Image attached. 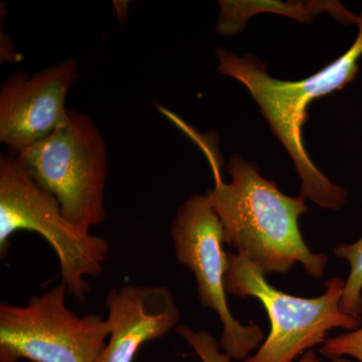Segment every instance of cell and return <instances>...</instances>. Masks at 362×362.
<instances>
[{"label": "cell", "instance_id": "cell-2", "mask_svg": "<svg viewBox=\"0 0 362 362\" xmlns=\"http://www.w3.org/2000/svg\"><path fill=\"white\" fill-rule=\"evenodd\" d=\"M356 25L358 35L349 51L315 75L295 82L271 77L265 64L252 54L239 57L223 49L216 51L218 71L237 78L250 90L274 134L291 156L301 180L300 195L333 211L344 206L346 190L314 165L305 148L302 129L308 120L307 108L314 100L342 90L356 78L362 58V13L357 16Z\"/></svg>", "mask_w": 362, "mask_h": 362}, {"label": "cell", "instance_id": "cell-5", "mask_svg": "<svg viewBox=\"0 0 362 362\" xmlns=\"http://www.w3.org/2000/svg\"><path fill=\"white\" fill-rule=\"evenodd\" d=\"M265 274L240 255L228 254L226 294L256 298L271 322L265 341L243 362H293L305 351L325 342L329 331L356 330L361 316L345 313L340 306L345 281L331 279L326 291L315 298L293 296L276 289Z\"/></svg>", "mask_w": 362, "mask_h": 362}, {"label": "cell", "instance_id": "cell-8", "mask_svg": "<svg viewBox=\"0 0 362 362\" xmlns=\"http://www.w3.org/2000/svg\"><path fill=\"white\" fill-rule=\"evenodd\" d=\"M78 76L71 57L32 76L23 70L8 76L0 89V142L9 153L16 156L64 123L66 95Z\"/></svg>", "mask_w": 362, "mask_h": 362}, {"label": "cell", "instance_id": "cell-1", "mask_svg": "<svg viewBox=\"0 0 362 362\" xmlns=\"http://www.w3.org/2000/svg\"><path fill=\"white\" fill-rule=\"evenodd\" d=\"M213 168L214 187L206 192L223 226V242L265 275L286 274L296 264L311 277H322L328 258L309 249L300 232V216L308 211L304 197L286 195L258 166L235 153L228 163L230 183L221 178L214 145L199 138Z\"/></svg>", "mask_w": 362, "mask_h": 362}, {"label": "cell", "instance_id": "cell-11", "mask_svg": "<svg viewBox=\"0 0 362 362\" xmlns=\"http://www.w3.org/2000/svg\"><path fill=\"white\" fill-rule=\"evenodd\" d=\"M176 332L194 349L202 362H230L232 358L221 352L220 343L206 331L192 330L185 325L176 327Z\"/></svg>", "mask_w": 362, "mask_h": 362}, {"label": "cell", "instance_id": "cell-7", "mask_svg": "<svg viewBox=\"0 0 362 362\" xmlns=\"http://www.w3.org/2000/svg\"><path fill=\"white\" fill-rule=\"evenodd\" d=\"M171 238L176 259L194 273L201 304L218 314L223 332L221 349L235 361L259 349L264 332L258 324L244 325L233 316L226 300L228 254L223 251V226L207 194H194L178 207Z\"/></svg>", "mask_w": 362, "mask_h": 362}, {"label": "cell", "instance_id": "cell-10", "mask_svg": "<svg viewBox=\"0 0 362 362\" xmlns=\"http://www.w3.org/2000/svg\"><path fill=\"white\" fill-rule=\"evenodd\" d=\"M338 258L349 263V278L345 281L340 306L345 313L361 316L362 314V237L354 244L341 243L334 247Z\"/></svg>", "mask_w": 362, "mask_h": 362}, {"label": "cell", "instance_id": "cell-13", "mask_svg": "<svg viewBox=\"0 0 362 362\" xmlns=\"http://www.w3.org/2000/svg\"><path fill=\"white\" fill-rule=\"evenodd\" d=\"M114 9L117 14V18H118L119 23L123 25L128 18V14H129V1L127 0H115L113 1Z\"/></svg>", "mask_w": 362, "mask_h": 362}, {"label": "cell", "instance_id": "cell-12", "mask_svg": "<svg viewBox=\"0 0 362 362\" xmlns=\"http://www.w3.org/2000/svg\"><path fill=\"white\" fill-rule=\"evenodd\" d=\"M320 351L331 361L338 357L349 356L362 362V324L356 330L326 340Z\"/></svg>", "mask_w": 362, "mask_h": 362}, {"label": "cell", "instance_id": "cell-4", "mask_svg": "<svg viewBox=\"0 0 362 362\" xmlns=\"http://www.w3.org/2000/svg\"><path fill=\"white\" fill-rule=\"evenodd\" d=\"M18 230L40 233L56 252L62 283L69 296L84 304L90 290L88 279L103 273L110 243L74 225L58 202L40 189L13 154L0 157V254Z\"/></svg>", "mask_w": 362, "mask_h": 362}, {"label": "cell", "instance_id": "cell-9", "mask_svg": "<svg viewBox=\"0 0 362 362\" xmlns=\"http://www.w3.org/2000/svg\"><path fill=\"white\" fill-rule=\"evenodd\" d=\"M109 342L97 362H133L144 343L160 339L180 320L168 286L125 285L107 294Z\"/></svg>", "mask_w": 362, "mask_h": 362}, {"label": "cell", "instance_id": "cell-15", "mask_svg": "<svg viewBox=\"0 0 362 362\" xmlns=\"http://www.w3.org/2000/svg\"><path fill=\"white\" fill-rule=\"evenodd\" d=\"M332 362H350V361L345 357H338V358L332 359Z\"/></svg>", "mask_w": 362, "mask_h": 362}, {"label": "cell", "instance_id": "cell-6", "mask_svg": "<svg viewBox=\"0 0 362 362\" xmlns=\"http://www.w3.org/2000/svg\"><path fill=\"white\" fill-rule=\"evenodd\" d=\"M64 283L20 306L0 304V362H97L110 337L101 316H78Z\"/></svg>", "mask_w": 362, "mask_h": 362}, {"label": "cell", "instance_id": "cell-3", "mask_svg": "<svg viewBox=\"0 0 362 362\" xmlns=\"http://www.w3.org/2000/svg\"><path fill=\"white\" fill-rule=\"evenodd\" d=\"M14 156L33 182L58 202L71 223L88 232L103 223L108 150L89 116L69 109L66 120L51 135Z\"/></svg>", "mask_w": 362, "mask_h": 362}, {"label": "cell", "instance_id": "cell-14", "mask_svg": "<svg viewBox=\"0 0 362 362\" xmlns=\"http://www.w3.org/2000/svg\"><path fill=\"white\" fill-rule=\"evenodd\" d=\"M298 362H320V361L317 357L315 352L309 350V351L305 352Z\"/></svg>", "mask_w": 362, "mask_h": 362}]
</instances>
